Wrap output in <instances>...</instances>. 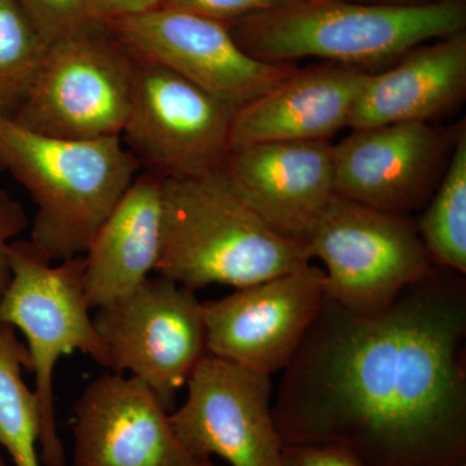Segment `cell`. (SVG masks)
Masks as SVG:
<instances>
[{"label": "cell", "instance_id": "obj_1", "mask_svg": "<svg viewBox=\"0 0 466 466\" xmlns=\"http://www.w3.org/2000/svg\"><path fill=\"white\" fill-rule=\"evenodd\" d=\"M464 276L434 265L370 317L324 296L272 404L285 446L341 447L367 466H465Z\"/></svg>", "mask_w": 466, "mask_h": 466}, {"label": "cell", "instance_id": "obj_2", "mask_svg": "<svg viewBox=\"0 0 466 466\" xmlns=\"http://www.w3.org/2000/svg\"><path fill=\"white\" fill-rule=\"evenodd\" d=\"M164 223L157 275L196 291L235 289L308 265L305 245L274 231L238 191L226 168L162 180Z\"/></svg>", "mask_w": 466, "mask_h": 466}, {"label": "cell", "instance_id": "obj_3", "mask_svg": "<svg viewBox=\"0 0 466 466\" xmlns=\"http://www.w3.org/2000/svg\"><path fill=\"white\" fill-rule=\"evenodd\" d=\"M0 170L35 204L29 241L51 262H61L84 256L142 167L121 137H47L0 115Z\"/></svg>", "mask_w": 466, "mask_h": 466}, {"label": "cell", "instance_id": "obj_4", "mask_svg": "<svg viewBox=\"0 0 466 466\" xmlns=\"http://www.w3.org/2000/svg\"><path fill=\"white\" fill-rule=\"evenodd\" d=\"M465 25L466 0L417 5L296 0L227 24L242 50L267 63L318 57L364 70L392 64L410 48L464 32Z\"/></svg>", "mask_w": 466, "mask_h": 466}, {"label": "cell", "instance_id": "obj_5", "mask_svg": "<svg viewBox=\"0 0 466 466\" xmlns=\"http://www.w3.org/2000/svg\"><path fill=\"white\" fill-rule=\"evenodd\" d=\"M12 280L0 300V324L25 337L34 394L41 415L39 449L46 466L66 465L58 437L54 376L58 360L79 351L109 370V355L95 328L85 291V257L50 259L29 240L9 245Z\"/></svg>", "mask_w": 466, "mask_h": 466}, {"label": "cell", "instance_id": "obj_6", "mask_svg": "<svg viewBox=\"0 0 466 466\" xmlns=\"http://www.w3.org/2000/svg\"><path fill=\"white\" fill-rule=\"evenodd\" d=\"M92 24L52 43L25 99L11 116L64 139L121 137L133 101L135 60Z\"/></svg>", "mask_w": 466, "mask_h": 466}, {"label": "cell", "instance_id": "obj_7", "mask_svg": "<svg viewBox=\"0 0 466 466\" xmlns=\"http://www.w3.org/2000/svg\"><path fill=\"white\" fill-rule=\"evenodd\" d=\"M324 265L325 297L351 314L383 311L433 267L412 218L334 198L306 241Z\"/></svg>", "mask_w": 466, "mask_h": 466}, {"label": "cell", "instance_id": "obj_8", "mask_svg": "<svg viewBox=\"0 0 466 466\" xmlns=\"http://www.w3.org/2000/svg\"><path fill=\"white\" fill-rule=\"evenodd\" d=\"M135 60L133 101L121 139L162 180L225 167L236 108L167 67Z\"/></svg>", "mask_w": 466, "mask_h": 466}, {"label": "cell", "instance_id": "obj_9", "mask_svg": "<svg viewBox=\"0 0 466 466\" xmlns=\"http://www.w3.org/2000/svg\"><path fill=\"white\" fill-rule=\"evenodd\" d=\"M92 319L108 351V370L142 380L167 410L208 354L202 302L164 276L147 279Z\"/></svg>", "mask_w": 466, "mask_h": 466}, {"label": "cell", "instance_id": "obj_10", "mask_svg": "<svg viewBox=\"0 0 466 466\" xmlns=\"http://www.w3.org/2000/svg\"><path fill=\"white\" fill-rule=\"evenodd\" d=\"M137 60L177 73L240 109L296 72V64L267 63L242 50L227 24L159 5L104 24Z\"/></svg>", "mask_w": 466, "mask_h": 466}, {"label": "cell", "instance_id": "obj_11", "mask_svg": "<svg viewBox=\"0 0 466 466\" xmlns=\"http://www.w3.org/2000/svg\"><path fill=\"white\" fill-rule=\"evenodd\" d=\"M186 385L187 400L170 421L189 458L280 466L284 443L272 417L271 376L207 354Z\"/></svg>", "mask_w": 466, "mask_h": 466}, {"label": "cell", "instance_id": "obj_12", "mask_svg": "<svg viewBox=\"0 0 466 466\" xmlns=\"http://www.w3.org/2000/svg\"><path fill=\"white\" fill-rule=\"evenodd\" d=\"M324 296V269L309 262L202 302L208 354L263 375L283 372L317 319Z\"/></svg>", "mask_w": 466, "mask_h": 466}, {"label": "cell", "instance_id": "obj_13", "mask_svg": "<svg viewBox=\"0 0 466 466\" xmlns=\"http://www.w3.org/2000/svg\"><path fill=\"white\" fill-rule=\"evenodd\" d=\"M458 127L400 122L351 130L333 144L337 198L394 216L424 210L449 165Z\"/></svg>", "mask_w": 466, "mask_h": 466}, {"label": "cell", "instance_id": "obj_14", "mask_svg": "<svg viewBox=\"0 0 466 466\" xmlns=\"http://www.w3.org/2000/svg\"><path fill=\"white\" fill-rule=\"evenodd\" d=\"M73 466H192L170 413L142 380L108 372L75 406Z\"/></svg>", "mask_w": 466, "mask_h": 466}, {"label": "cell", "instance_id": "obj_15", "mask_svg": "<svg viewBox=\"0 0 466 466\" xmlns=\"http://www.w3.org/2000/svg\"><path fill=\"white\" fill-rule=\"evenodd\" d=\"M225 168L242 198L267 225L305 247L309 233L336 198L329 140L235 147Z\"/></svg>", "mask_w": 466, "mask_h": 466}, {"label": "cell", "instance_id": "obj_16", "mask_svg": "<svg viewBox=\"0 0 466 466\" xmlns=\"http://www.w3.org/2000/svg\"><path fill=\"white\" fill-rule=\"evenodd\" d=\"M370 72L342 64L299 69L236 110L231 148L268 142L330 140L350 116Z\"/></svg>", "mask_w": 466, "mask_h": 466}, {"label": "cell", "instance_id": "obj_17", "mask_svg": "<svg viewBox=\"0 0 466 466\" xmlns=\"http://www.w3.org/2000/svg\"><path fill=\"white\" fill-rule=\"evenodd\" d=\"M465 96L466 34L459 32L410 48L383 72H370L349 127L431 124L461 106Z\"/></svg>", "mask_w": 466, "mask_h": 466}, {"label": "cell", "instance_id": "obj_18", "mask_svg": "<svg viewBox=\"0 0 466 466\" xmlns=\"http://www.w3.org/2000/svg\"><path fill=\"white\" fill-rule=\"evenodd\" d=\"M162 223V179L140 171L84 254L85 291L91 309L121 299L156 272Z\"/></svg>", "mask_w": 466, "mask_h": 466}, {"label": "cell", "instance_id": "obj_19", "mask_svg": "<svg viewBox=\"0 0 466 466\" xmlns=\"http://www.w3.org/2000/svg\"><path fill=\"white\" fill-rule=\"evenodd\" d=\"M416 228L435 266L466 274V127L459 125L449 165Z\"/></svg>", "mask_w": 466, "mask_h": 466}, {"label": "cell", "instance_id": "obj_20", "mask_svg": "<svg viewBox=\"0 0 466 466\" xmlns=\"http://www.w3.org/2000/svg\"><path fill=\"white\" fill-rule=\"evenodd\" d=\"M23 368L29 370L26 346L14 327L0 324V449L7 451L14 466H41V415Z\"/></svg>", "mask_w": 466, "mask_h": 466}, {"label": "cell", "instance_id": "obj_21", "mask_svg": "<svg viewBox=\"0 0 466 466\" xmlns=\"http://www.w3.org/2000/svg\"><path fill=\"white\" fill-rule=\"evenodd\" d=\"M47 46L17 0H0V115L12 116L30 90Z\"/></svg>", "mask_w": 466, "mask_h": 466}, {"label": "cell", "instance_id": "obj_22", "mask_svg": "<svg viewBox=\"0 0 466 466\" xmlns=\"http://www.w3.org/2000/svg\"><path fill=\"white\" fill-rule=\"evenodd\" d=\"M46 46L97 24L95 0H17Z\"/></svg>", "mask_w": 466, "mask_h": 466}, {"label": "cell", "instance_id": "obj_23", "mask_svg": "<svg viewBox=\"0 0 466 466\" xmlns=\"http://www.w3.org/2000/svg\"><path fill=\"white\" fill-rule=\"evenodd\" d=\"M293 2L296 0H164L162 5L228 24Z\"/></svg>", "mask_w": 466, "mask_h": 466}, {"label": "cell", "instance_id": "obj_24", "mask_svg": "<svg viewBox=\"0 0 466 466\" xmlns=\"http://www.w3.org/2000/svg\"><path fill=\"white\" fill-rule=\"evenodd\" d=\"M29 226L25 208L14 200L7 192L0 195V300L7 291L12 280L9 245Z\"/></svg>", "mask_w": 466, "mask_h": 466}, {"label": "cell", "instance_id": "obj_25", "mask_svg": "<svg viewBox=\"0 0 466 466\" xmlns=\"http://www.w3.org/2000/svg\"><path fill=\"white\" fill-rule=\"evenodd\" d=\"M280 466H367L341 447L285 446Z\"/></svg>", "mask_w": 466, "mask_h": 466}, {"label": "cell", "instance_id": "obj_26", "mask_svg": "<svg viewBox=\"0 0 466 466\" xmlns=\"http://www.w3.org/2000/svg\"><path fill=\"white\" fill-rule=\"evenodd\" d=\"M162 3L164 0H95L94 18L97 24H106L116 18L157 8Z\"/></svg>", "mask_w": 466, "mask_h": 466}, {"label": "cell", "instance_id": "obj_27", "mask_svg": "<svg viewBox=\"0 0 466 466\" xmlns=\"http://www.w3.org/2000/svg\"><path fill=\"white\" fill-rule=\"evenodd\" d=\"M351 2L368 3V5H417L438 2V0H351Z\"/></svg>", "mask_w": 466, "mask_h": 466}, {"label": "cell", "instance_id": "obj_28", "mask_svg": "<svg viewBox=\"0 0 466 466\" xmlns=\"http://www.w3.org/2000/svg\"><path fill=\"white\" fill-rule=\"evenodd\" d=\"M192 466H214L211 459L195 460Z\"/></svg>", "mask_w": 466, "mask_h": 466}, {"label": "cell", "instance_id": "obj_29", "mask_svg": "<svg viewBox=\"0 0 466 466\" xmlns=\"http://www.w3.org/2000/svg\"><path fill=\"white\" fill-rule=\"evenodd\" d=\"M0 466H9L7 462H5V458H3L2 452H0Z\"/></svg>", "mask_w": 466, "mask_h": 466}, {"label": "cell", "instance_id": "obj_30", "mask_svg": "<svg viewBox=\"0 0 466 466\" xmlns=\"http://www.w3.org/2000/svg\"><path fill=\"white\" fill-rule=\"evenodd\" d=\"M3 191H0V195H2Z\"/></svg>", "mask_w": 466, "mask_h": 466}, {"label": "cell", "instance_id": "obj_31", "mask_svg": "<svg viewBox=\"0 0 466 466\" xmlns=\"http://www.w3.org/2000/svg\"><path fill=\"white\" fill-rule=\"evenodd\" d=\"M466 466V465H465Z\"/></svg>", "mask_w": 466, "mask_h": 466}]
</instances>
